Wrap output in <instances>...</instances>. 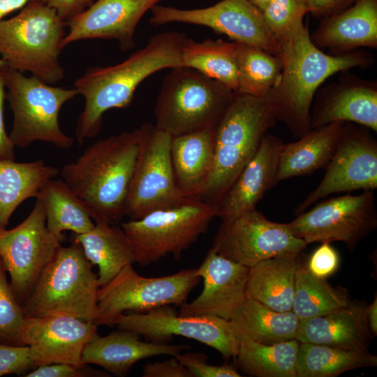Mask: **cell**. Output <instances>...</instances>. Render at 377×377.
I'll list each match as a JSON object with an SVG mask.
<instances>
[{
    "instance_id": "6da1fadb",
    "label": "cell",
    "mask_w": 377,
    "mask_h": 377,
    "mask_svg": "<svg viewBox=\"0 0 377 377\" xmlns=\"http://www.w3.org/2000/svg\"><path fill=\"white\" fill-rule=\"evenodd\" d=\"M280 47L282 71L263 99L275 119L296 138L311 130L312 102L325 80L350 68H367L375 62L373 54L362 48L341 54L325 52L312 43L306 24Z\"/></svg>"
},
{
    "instance_id": "7a4b0ae2",
    "label": "cell",
    "mask_w": 377,
    "mask_h": 377,
    "mask_svg": "<svg viewBox=\"0 0 377 377\" xmlns=\"http://www.w3.org/2000/svg\"><path fill=\"white\" fill-rule=\"evenodd\" d=\"M144 131L143 124L98 140L59 170L61 180L94 222L115 225L125 216Z\"/></svg>"
},
{
    "instance_id": "3957f363",
    "label": "cell",
    "mask_w": 377,
    "mask_h": 377,
    "mask_svg": "<svg viewBox=\"0 0 377 377\" xmlns=\"http://www.w3.org/2000/svg\"><path fill=\"white\" fill-rule=\"evenodd\" d=\"M186 38L177 31L158 34L122 62L89 68L76 79L74 88L84 98L75 131L78 144L99 133L106 111L128 107L136 88L147 77L165 68L182 66V51Z\"/></svg>"
},
{
    "instance_id": "277c9868",
    "label": "cell",
    "mask_w": 377,
    "mask_h": 377,
    "mask_svg": "<svg viewBox=\"0 0 377 377\" xmlns=\"http://www.w3.org/2000/svg\"><path fill=\"white\" fill-rule=\"evenodd\" d=\"M276 121L263 98L236 94L215 128L212 169L199 198L216 205Z\"/></svg>"
},
{
    "instance_id": "5b68a950",
    "label": "cell",
    "mask_w": 377,
    "mask_h": 377,
    "mask_svg": "<svg viewBox=\"0 0 377 377\" xmlns=\"http://www.w3.org/2000/svg\"><path fill=\"white\" fill-rule=\"evenodd\" d=\"M66 22L43 0H31L14 17L0 20V55L21 73L54 84L64 77L59 56Z\"/></svg>"
},
{
    "instance_id": "8992f818",
    "label": "cell",
    "mask_w": 377,
    "mask_h": 377,
    "mask_svg": "<svg viewBox=\"0 0 377 377\" xmlns=\"http://www.w3.org/2000/svg\"><path fill=\"white\" fill-rule=\"evenodd\" d=\"M76 243L61 246L22 305L26 318L63 315L91 321L98 312V276Z\"/></svg>"
},
{
    "instance_id": "52a82bcc",
    "label": "cell",
    "mask_w": 377,
    "mask_h": 377,
    "mask_svg": "<svg viewBox=\"0 0 377 377\" xmlns=\"http://www.w3.org/2000/svg\"><path fill=\"white\" fill-rule=\"evenodd\" d=\"M236 94L223 84L184 66L172 68L155 106V126L172 136L215 128Z\"/></svg>"
},
{
    "instance_id": "ba28073f",
    "label": "cell",
    "mask_w": 377,
    "mask_h": 377,
    "mask_svg": "<svg viewBox=\"0 0 377 377\" xmlns=\"http://www.w3.org/2000/svg\"><path fill=\"white\" fill-rule=\"evenodd\" d=\"M7 92L5 94L13 114L9 137L15 147L24 148L36 141L68 149L74 143L59 124L62 106L78 94L75 88L64 89L45 83L9 67H0Z\"/></svg>"
},
{
    "instance_id": "9c48e42d",
    "label": "cell",
    "mask_w": 377,
    "mask_h": 377,
    "mask_svg": "<svg viewBox=\"0 0 377 377\" xmlns=\"http://www.w3.org/2000/svg\"><path fill=\"white\" fill-rule=\"evenodd\" d=\"M217 217L216 205L186 197L177 205L121 223L135 263L147 266L168 254L178 260Z\"/></svg>"
},
{
    "instance_id": "30bf717a",
    "label": "cell",
    "mask_w": 377,
    "mask_h": 377,
    "mask_svg": "<svg viewBox=\"0 0 377 377\" xmlns=\"http://www.w3.org/2000/svg\"><path fill=\"white\" fill-rule=\"evenodd\" d=\"M197 268L161 277L139 275L132 264L98 290V312L94 323L113 326L124 311L144 313L164 305H182L198 284Z\"/></svg>"
},
{
    "instance_id": "8fae6325",
    "label": "cell",
    "mask_w": 377,
    "mask_h": 377,
    "mask_svg": "<svg viewBox=\"0 0 377 377\" xmlns=\"http://www.w3.org/2000/svg\"><path fill=\"white\" fill-rule=\"evenodd\" d=\"M287 224L293 235L306 244L339 241L353 251L377 227L374 190L322 201Z\"/></svg>"
},
{
    "instance_id": "7c38bea8",
    "label": "cell",
    "mask_w": 377,
    "mask_h": 377,
    "mask_svg": "<svg viewBox=\"0 0 377 377\" xmlns=\"http://www.w3.org/2000/svg\"><path fill=\"white\" fill-rule=\"evenodd\" d=\"M61 246V241L47 227L45 208L38 198L21 223L0 230V258L22 307Z\"/></svg>"
},
{
    "instance_id": "4fadbf2b",
    "label": "cell",
    "mask_w": 377,
    "mask_h": 377,
    "mask_svg": "<svg viewBox=\"0 0 377 377\" xmlns=\"http://www.w3.org/2000/svg\"><path fill=\"white\" fill-rule=\"evenodd\" d=\"M140 154L124 213L131 220L168 208L185 198L176 182L172 157V136L151 124H144Z\"/></svg>"
},
{
    "instance_id": "5bb4252c",
    "label": "cell",
    "mask_w": 377,
    "mask_h": 377,
    "mask_svg": "<svg viewBox=\"0 0 377 377\" xmlns=\"http://www.w3.org/2000/svg\"><path fill=\"white\" fill-rule=\"evenodd\" d=\"M307 244L287 223L267 219L256 209L223 221L212 248L219 255L248 267L272 258L299 256Z\"/></svg>"
},
{
    "instance_id": "9a60e30c",
    "label": "cell",
    "mask_w": 377,
    "mask_h": 377,
    "mask_svg": "<svg viewBox=\"0 0 377 377\" xmlns=\"http://www.w3.org/2000/svg\"><path fill=\"white\" fill-rule=\"evenodd\" d=\"M149 22L160 26L183 22L205 26L233 41L279 55L281 47L267 28L262 11L248 0H222L203 8L184 10L155 5Z\"/></svg>"
},
{
    "instance_id": "2e32d148",
    "label": "cell",
    "mask_w": 377,
    "mask_h": 377,
    "mask_svg": "<svg viewBox=\"0 0 377 377\" xmlns=\"http://www.w3.org/2000/svg\"><path fill=\"white\" fill-rule=\"evenodd\" d=\"M369 128L346 122L326 172L295 209V215L330 194L377 188V141Z\"/></svg>"
},
{
    "instance_id": "e0dca14e",
    "label": "cell",
    "mask_w": 377,
    "mask_h": 377,
    "mask_svg": "<svg viewBox=\"0 0 377 377\" xmlns=\"http://www.w3.org/2000/svg\"><path fill=\"white\" fill-rule=\"evenodd\" d=\"M115 325L154 342L167 343L175 335L193 339L214 348L226 360L235 358L239 346L229 320L209 316H179L170 305L144 313H122Z\"/></svg>"
},
{
    "instance_id": "ac0fdd59",
    "label": "cell",
    "mask_w": 377,
    "mask_h": 377,
    "mask_svg": "<svg viewBox=\"0 0 377 377\" xmlns=\"http://www.w3.org/2000/svg\"><path fill=\"white\" fill-rule=\"evenodd\" d=\"M98 325L68 316L25 318L22 331L33 369L45 364L83 365L82 350L97 334Z\"/></svg>"
},
{
    "instance_id": "d6986e66",
    "label": "cell",
    "mask_w": 377,
    "mask_h": 377,
    "mask_svg": "<svg viewBox=\"0 0 377 377\" xmlns=\"http://www.w3.org/2000/svg\"><path fill=\"white\" fill-rule=\"evenodd\" d=\"M249 271V267L219 255L212 247L196 271L203 280V289L192 302L181 305L179 315L230 320L246 299Z\"/></svg>"
},
{
    "instance_id": "ffe728a7",
    "label": "cell",
    "mask_w": 377,
    "mask_h": 377,
    "mask_svg": "<svg viewBox=\"0 0 377 377\" xmlns=\"http://www.w3.org/2000/svg\"><path fill=\"white\" fill-rule=\"evenodd\" d=\"M161 0H97L66 21L61 48L83 39H115L119 48L135 47V28L145 13Z\"/></svg>"
},
{
    "instance_id": "44dd1931",
    "label": "cell",
    "mask_w": 377,
    "mask_h": 377,
    "mask_svg": "<svg viewBox=\"0 0 377 377\" xmlns=\"http://www.w3.org/2000/svg\"><path fill=\"white\" fill-rule=\"evenodd\" d=\"M311 129L350 122L377 131V82L344 71L338 82L318 90L311 111Z\"/></svg>"
},
{
    "instance_id": "7402d4cb",
    "label": "cell",
    "mask_w": 377,
    "mask_h": 377,
    "mask_svg": "<svg viewBox=\"0 0 377 377\" xmlns=\"http://www.w3.org/2000/svg\"><path fill=\"white\" fill-rule=\"evenodd\" d=\"M282 140L267 133L248 163L216 203L217 217L232 219L256 209L265 194L278 183L276 179Z\"/></svg>"
},
{
    "instance_id": "603a6c76",
    "label": "cell",
    "mask_w": 377,
    "mask_h": 377,
    "mask_svg": "<svg viewBox=\"0 0 377 377\" xmlns=\"http://www.w3.org/2000/svg\"><path fill=\"white\" fill-rule=\"evenodd\" d=\"M310 38L317 47L332 54L376 48L377 0H357L344 10L322 18Z\"/></svg>"
},
{
    "instance_id": "cb8c5ba5",
    "label": "cell",
    "mask_w": 377,
    "mask_h": 377,
    "mask_svg": "<svg viewBox=\"0 0 377 377\" xmlns=\"http://www.w3.org/2000/svg\"><path fill=\"white\" fill-rule=\"evenodd\" d=\"M189 348L188 345L142 341L138 334L119 329L104 337L96 334L85 345L82 359L84 364L98 365L108 373L124 376L141 360L161 355L176 356Z\"/></svg>"
},
{
    "instance_id": "d4e9b609",
    "label": "cell",
    "mask_w": 377,
    "mask_h": 377,
    "mask_svg": "<svg viewBox=\"0 0 377 377\" xmlns=\"http://www.w3.org/2000/svg\"><path fill=\"white\" fill-rule=\"evenodd\" d=\"M372 336L366 306L351 302L330 313L300 320L295 339L300 343L367 350Z\"/></svg>"
},
{
    "instance_id": "484cf974",
    "label": "cell",
    "mask_w": 377,
    "mask_h": 377,
    "mask_svg": "<svg viewBox=\"0 0 377 377\" xmlns=\"http://www.w3.org/2000/svg\"><path fill=\"white\" fill-rule=\"evenodd\" d=\"M215 128L172 138L174 173L185 197L199 198L205 187L213 165Z\"/></svg>"
},
{
    "instance_id": "4316f807",
    "label": "cell",
    "mask_w": 377,
    "mask_h": 377,
    "mask_svg": "<svg viewBox=\"0 0 377 377\" xmlns=\"http://www.w3.org/2000/svg\"><path fill=\"white\" fill-rule=\"evenodd\" d=\"M345 123L334 122L312 128L295 142L283 144L277 182L326 168L336 151Z\"/></svg>"
},
{
    "instance_id": "83f0119b",
    "label": "cell",
    "mask_w": 377,
    "mask_h": 377,
    "mask_svg": "<svg viewBox=\"0 0 377 377\" xmlns=\"http://www.w3.org/2000/svg\"><path fill=\"white\" fill-rule=\"evenodd\" d=\"M298 256L272 258L249 267L246 298L279 312L292 311Z\"/></svg>"
},
{
    "instance_id": "f1b7e54d",
    "label": "cell",
    "mask_w": 377,
    "mask_h": 377,
    "mask_svg": "<svg viewBox=\"0 0 377 377\" xmlns=\"http://www.w3.org/2000/svg\"><path fill=\"white\" fill-rule=\"evenodd\" d=\"M89 231L73 235L86 258L98 267V283L101 287L127 265L135 263L133 247L121 227L102 221L94 222Z\"/></svg>"
},
{
    "instance_id": "f546056e",
    "label": "cell",
    "mask_w": 377,
    "mask_h": 377,
    "mask_svg": "<svg viewBox=\"0 0 377 377\" xmlns=\"http://www.w3.org/2000/svg\"><path fill=\"white\" fill-rule=\"evenodd\" d=\"M236 339L272 344L295 339L300 319L292 311L279 312L250 298H246L230 320Z\"/></svg>"
},
{
    "instance_id": "4dcf8cb0",
    "label": "cell",
    "mask_w": 377,
    "mask_h": 377,
    "mask_svg": "<svg viewBox=\"0 0 377 377\" xmlns=\"http://www.w3.org/2000/svg\"><path fill=\"white\" fill-rule=\"evenodd\" d=\"M59 174L57 168L46 165L43 160L0 161V230L6 228L23 201L36 198L41 187Z\"/></svg>"
},
{
    "instance_id": "1f68e13d",
    "label": "cell",
    "mask_w": 377,
    "mask_h": 377,
    "mask_svg": "<svg viewBox=\"0 0 377 377\" xmlns=\"http://www.w3.org/2000/svg\"><path fill=\"white\" fill-rule=\"evenodd\" d=\"M239 43L186 38L182 51V66L194 69L223 84L235 94L238 85Z\"/></svg>"
},
{
    "instance_id": "d6a6232c",
    "label": "cell",
    "mask_w": 377,
    "mask_h": 377,
    "mask_svg": "<svg viewBox=\"0 0 377 377\" xmlns=\"http://www.w3.org/2000/svg\"><path fill=\"white\" fill-rule=\"evenodd\" d=\"M36 198L43 204L48 230L59 241L64 237L63 231L80 235L95 226L86 208L61 179L48 180Z\"/></svg>"
},
{
    "instance_id": "836d02e7",
    "label": "cell",
    "mask_w": 377,
    "mask_h": 377,
    "mask_svg": "<svg viewBox=\"0 0 377 377\" xmlns=\"http://www.w3.org/2000/svg\"><path fill=\"white\" fill-rule=\"evenodd\" d=\"M377 366V357L367 350H345L301 343L296 361L297 377H334L346 371Z\"/></svg>"
},
{
    "instance_id": "e575fe53",
    "label": "cell",
    "mask_w": 377,
    "mask_h": 377,
    "mask_svg": "<svg viewBox=\"0 0 377 377\" xmlns=\"http://www.w3.org/2000/svg\"><path fill=\"white\" fill-rule=\"evenodd\" d=\"M300 341L296 339L264 344L242 341L235 357L240 369L257 377H297Z\"/></svg>"
},
{
    "instance_id": "d590c367",
    "label": "cell",
    "mask_w": 377,
    "mask_h": 377,
    "mask_svg": "<svg viewBox=\"0 0 377 377\" xmlns=\"http://www.w3.org/2000/svg\"><path fill=\"white\" fill-rule=\"evenodd\" d=\"M350 302L346 289L332 286L311 274L306 266L299 265L292 311L300 320L330 313Z\"/></svg>"
},
{
    "instance_id": "8d00e7d4",
    "label": "cell",
    "mask_w": 377,
    "mask_h": 377,
    "mask_svg": "<svg viewBox=\"0 0 377 377\" xmlns=\"http://www.w3.org/2000/svg\"><path fill=\"white\" fill-rule=\"evenodd\" d=\"M282 68L280 55L239 43L236 94L265 98L277 82Z\"/></svg>"
},
{
    "instance_id": "74e56055",
    "label": "cell",
    "mask_w": 377,
    "mask_h": 377,
    "mask_svg": "<svg viewBox=\"0 0 377 377\" xmlns=\"http://www.w3.org/2000/svg\"><path fill=\"white\" fill-rule=\"evenodd\" d=\"M265 24L281 45L302 27L306 0H272L262 12Z\"/></svg>"
},
{
    "instance_id": "f35d334b",
    "label": "cell",
    "mask_w": 377,
    "mask_h": 377,
    "mask_svg": "<svg viewBox=\"0 0 377 377\" xmlns=\"http://www.w3.org/2000/svg\"><path fill=\"white\" fill-rule=\"evenodd\" d=\"M25 318L22 307L7 280V271L0 258V343L24 346L22 331Z\"/></svg>"
},
{
    "instance_id": "ab89813d",
    "label": "cell",
    "mask_w": 377,
    "mask_h": 377,
    "mask_svg": "<svg viewBox=\"0 0 377 377\" xmlns=\"http://www.w3.org/2000/svg\"><path fill=\"white\" fill-rule=\"evenodd\" d=\"M176 358L191 372L193 377H240L235 368L225 364H209L207 356L202 353H179Z\"/></svg>"
},
{
    "instance_id": "60d3db41",
    "label": "cell",
    "mask_w": 377,
    "mask_h": 377,
    "mask_svg": "<svg viewBox=\"0 0 377 377\" xmlns=\"http://www.w3.org/2000/svg\"><path fill=\"white\" fill-rule=\"evenodd\" d=\"M33 369L27 346H10L0 343V376L27 374Z\"/></svg>"
},
{
    "instance_id": "b9f144b4",
    "label": "cell",
    "mask_w": 377,
    "mask_h": 377,
    "mask_svg": "<svg viewBox=\"0 0 377 377\" xmlns=\"http://www.w3.org/2000/svg\"><path fill=\"white\" fill-rule=\"evenodd\" d=\"M25 377H108V372L93 369L87 364L74 365L57 363L37 367L24 375Z\"/></svg>"
},
{
    "instance_id": "7bdbcfd3",
    "label": "cell",
    "mask_w": 377,
    "mask_h": 377,
    "mask_svg": "<svg viewBox=\"0 0 377 377\" xmlns=\"http://www.w3.org/2000/svg\"><path fill=\"white\" fill-rule=\"evenodd\" d=\"M339 258L330 243L324 242L311 256L307 268L314 276L325 279L337 269Z\"/></svg>"
},
{
    "instance_id": "ee69618b",
    "label": "cell",
    "mask_w": 377,
    "mask_h": 377,
    "mask_svg": "<svg viewBox=\"0 0 377 377\" xmlns=\"http://www.w3.org/2000/svg\"><path fill=\"white\" fill-rule=\"evenodd\" d=\"M143 377H193L191 372L176 358L149 362L142 369Z\"/></svg>"
},
{
    "instance_id": "f6af8a7d",
    "label": "cell",
    "mask_w": 377,
    "mask_h": 377,
    "mask_svg": "<svg viewBox=\"0 0 377 377\" xmlns=\"http://www.w3.org/2000/svg\"><path fill=\"white\" fill-rule=\"evenodd\" d=\"M357 0H306L308 13L322 19L337 14L348 8Z\"/></svg>"
},
{
    "instance_id": "bcb514c9",
    "label": "cell",
    "mask_w": 377,
    "mask_h": 377,
    "mask_svg": "<svg viewBox=\"0 0 377 377\" xmlns=\"http://www.w3.org/2000/svg\"><path fill=\"white\" fill-rule=\"evenodd\" d=\"M5 86L0 73V161L15 160V145L7 134L4 124Z\"/></svg>"
},
{
    "instance_id": "7dc6e473",
    "label": "cell",
    "mask_w": 377,
    "mask_h": 377,
    "mask_svg": "<svg viewBox=\"0 0 377 377\" xmlns=\"http://www.w3.org/2000/svg\"><path fill=\"white\" fill-rule=\"evenodd\" d=\"M45 3L65 21L80 13L87 7L85 0H45Z\"/></svg>"
},
{
    "instance_id": "c3c4849f",
    "label": "cell",
    "mask_w": 377,
    "mask_h": 377,
    "mask_svg": "<svg viewBox=\"0 0 377 377\" xmlns=\"http://www.w3.org/2000/svg\"><path fill=\"white\" fill-rule=\"evenodd\" d=\"M31 0H0V20L8 14L22 9Z\"/></svg>"
},
{
    "instance_id": "681fc988",
    "label": "cell",
    "mask_w": 377,
    "mask_h": 377,
    "mask_svg": "<svg viewBox=\"0 0 377 377\" xmlns=\"http://www.w3.org/2000/svg\"><path fill=\"white\" fill-rule=\"evenodd\" d=\"M366 315L370 330L374 336L377 335V297L373 302L366 306Z\"/></svg>"
},
{
    "instance_id": "f907efd6",
    "label": "cell",
    "mask_w": 377,
    "mask_h": 377,
    "mask_svg": "<svg viewBox=\"0 0 377 377\" xmlns=\"http://www.w3.org/2000/svg\"><path fill=\"white\" fill-rule=\"evenodd\" d=\"M260 11H263L272 0H248Z\"/></svg>"
},
{
    "instance_id": "816d5d0a",
    "label": "cell",
    "mask_w": 377,
    "mask_h": 377,
    "mask_svg": "<svg viewBox=\"0 0 377 377\" xmlns=\"http://www.w3.org/2000/svg\"><path fill=\"white\" fill-rule=\"evenodd\" d=\"M85 2L87 4V6L88 7L94 2V0H85Z\"/></svg>"
},
{
    "instance_id": "f5cc1de1",
    "label": "cell",
    "mask_w": 377,
    "mask_h": 377,
    "mask_svg": "<svg viewBox=\"0 0 377 377\" xmlns=\"http://www.w3.org/2000/svg\"><path fill=\"white\" fill-rule=\"evenodd\" d=\"M6 61L3 59H0V67H1L2 66H3L4 64H6Z\"/></svg>"
}]
</instances>
